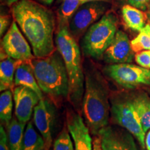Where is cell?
<instances>
[{
    "mask_svg": "<svg viewBox=\"0 0 150 150\" xmlns=\"http://www.w3.org/2000/svg\"><path fill=\"white\" fill-rule=\"evenodd\" d=\"M122 18L126 26L135 31H140L145 26L147 16L142 10L127 4L122 8Z\"/></svg>",
    "mask_w": 150,
    "mask_h": 150,
    "instance_id": "17",
    "label": "cell"
},
{
    "mask_svg": "<svg viewBox=\"0 0 150 150\" xmlns=\"http://www.w3.org/2000/svg\"><path fill=\"white\" fill-rule=\"evenodd\" d=\"M1 47L9 57L22 61H31L34 59L32 49L25 36L18 28L16 21L11 27L1 41Z\"/></svg>",
    "mask_w": 150,
    "mask_h": 150,
    "instance_id": "9",
    "label": "cell"
},
{
    "mask_svg": "<svg viewBox=\"0 0 150 150\" xmlns=\"http://www.w3.org/2000/svg\"><path fill=\"white\" fill-rule=\"evenodd\" d=\"M135 61L140 66L150 69V50H143L135 55Z\"/></svg>",
    "mask_w": 150,
    "mask_h": 150,
    "instance_id": "25",
    "label": "cell"
},
{
    "mask_svg": "<svg viewBox=\"0 0 150 150\" xmlns=\"http://www.w3.org/2000/svg\"><path fill=\"white\" fill-rule=\"evenodd\" d=\"M11 24V18L8 16H5V15H1L0 18V35L1 37L4 33L6 30L8 29Z\"/></svg>",
    "mask_w": 150,
    "mask_h": 150,
    "instance_id": "27",
    "label": "cell"
},
{
    "mask_svg": "<svg viewBox=\"0 0 150 150\" xmlns=\"http://www.w3.org/2000/svg\"><path fill=\"white\" fill-rule=\"evenodd\" d=\"M128 4L136 7L142 11H146L150 4V0H123Z\"/></svg>",
    "mask_w": 150,
    "mask_h": 150,
    "instance_id": "26",
    "label": "cell"
},
{
    "mask_svg": "<svg viewBox=\"0 0 150 150\" xmlns=\"http://www.w3.org/2000/svg\"><path fill=\"white\" fill-rule=\"evenodd\" d=\"M81 5L79 0H61L59 8L61 20L67 22Z\"/></svg>",
    "mask_w": 150,
    "mask_h": 150,
    "instance_id": "23",
    "label": "cell"
},
{
    "mask_svg": "<svg viewBox=\"0 0 150 150\" xmlns=\"http://www.w3.org/2000/svg\"><path fill=\"white\" fill-rule=\"evenodd\" d=\"M18 1L19 0H1V2L2 4L11 6H13L16 3L18 2Z\"/></svg>",
    "mask_w": 150,
    "mask_h": 150,
    "instance_id": "31",
    "label": "cell"
},
{
    "mask_svg": "<svg viewBox=\"0 0 150 150\" xmlns=\"http://www.w3.org/2000/svg\"><path fill=\"white\" fill-rule=\"evenodd\" d=\"M22 150H46L45 140L39 131L35 129L33 121L27 124Z\"/></svg>",
    "mask_w": 150,
    "mask_h": 150,
    "instance_id": "20",
    "label": "cell"
},
{
    "mask_svg": "<svg viewBox=\"0 0 150 150\" xmlns=\"http://www.w3.org/2000/svg\"><path fill=\"white\" fill-rule=\"evenodd\" d=\"M67 22L61 20L56 34V49L64 61L69 79L68 100L78 111L82 106L85 86V73L81 64L77 40L70 31Z\"/></svg>",
    "mask_w": 150,
    "mask_h": 150,
    "instance_id": "3",
    "label": "cell"
},
{
    "mask_svg": "<svg viewBox=\"0 0 150 150\" xmlns=\"http://www.w3.org/2000/svg\"><path fill=\"white\" fill-rule=\"evenodd\" d=\"M82 112L91 134L98 136L108 126L110 113L109 89L102 73L94 68L86 71Z\"/></svg>",
    "mask_w": 150,
    "mask_h": 150,
    "instance_id": "2",
    "label": "cell"
},
{
    "mask_svg": "<svg viewBox=\"0 0 150 150\" xmlns=\"http://www.w3.org/2000/svg\"><path fill=\"white\" fill-rule=\"evenodd\" d=\"M131 98L146 134L150 129V97L145 93H140Z\"/></svg>",
    "mask_w": 150,
    "mask_h": 150,
    "instance_id": "19",
    "label": "cell"
},
{
    "mask_svg": "<svg viewBox=\"0 0 150 150\" xmlns=\"http://www.w3.org/2000/svg\"><path fill=\"white\" fill-rule=\"evenodd\" d=\"M15 86L29 88L36 93L40 99H43V93L38 83L33 72L31 61H23L17 67L15 73Z\"/></svg>",
    "mask_w": 150,
    "mask_h": 150,
    "instance_id": "15",
    "label": "cell"
},
{
    "mask_svg": "<svg viewBox=\"0 0 150 150\" xmlns=\"http://www.w3.org/2000/svg\"><path fill=\"white\" fill-rule=\"evenodd\" d=\"M134 58V52L129 37L124 31H117L111 44L104 52L103 59L110 64H119L130 63Z\"/></svg>",
    "mask_w": 150,
    "mask_h": 150,
    "instance_id": "13",
    "label": "cell"
},
{
    "mask_svg": "<svg viewBox=\"0 0 150 150\" xmlns=\"http://www.w3.org/2000/svg\"><path fill=\"white\" fill-rule=\"evenodd\" d=\"M117 20L111 13H105L90 27L81 40L84 55L95 59H103L117 31Z\"/></svg>",
    "mask_w": 150,
    "mask_h": 150,
    "instance_id": "5",
    "label": "cell"
},
{
    "mask_svg": "<svg viewBox=\"0 0 150 150\" xmlns=\"http://www.w3.org/2000/svg\"><path fill=\"white\" fill-rule=\"evenodd\" d=\"M13 93L11 90L3 91L0 95V120L1 125L6 127L12 120Z\"/></svg>",
    "mask_w": 150,
    "mask_h": 150,
    "instance_id": "21",
    "label": "cell"
},
{
    "mask_svg": "<svg viewBox=\"0 0 150 150\" xmlns=\"http://www.w3.org/2000/svg\"><path fill=\"white\" fill-rule=\"evenodd\" d=\"M108 2L94 1L83 4L79 7L68 20L69 29L76 40L100 20L108 10Z\"/></svg>",
    "mask_w": 150,
    "mask_h": 150,
    "instance_id": "8",
    "label": "cell"
},
{
    "mask_svg": "<svg viewBox=\"0 0 150 150\" xmlns=\"http://www.w3.org/2000/svg\"><path fill=\"white\" fill-rule=\"evenodd\" d=\"M93 150H102L99 137L95 136L93 140Z\"/></svg>",
    "mask_w": 150,
    "mask_h": 150,
    "instance_id": "29",
    "label": "cell"
},
{
    "mask_svg": "<svg viewBox=\"0 0 150 150\" xmlns=\"http://www.w3.org/2000/svg\"><path fill=\"white\" fill-rule=\"evenodd\" d=\"M38 86L54 103L68 99L69 79L64 61L58 50L50 56L31 61Z\"/></svg>",
    "mask_w": 150,
    "mask_h": 150,
    "instance_id": "4",
    "label": "cell"
},
{
    "mask_svg": "<svg viewBox=\"0 0 150 150\" xmlns=\"http://www.w3.org/2000/svg\"><path fill=\"white\" fill-rule=\"evenodd\" d=\"M94 1H104V2H108L109 0H86V3L94 2Z\"/></svg>",
    "mask_w": 150,
    "mask_h": 150,
    "instance_id": "33",
    "label": "cell"
},
{
    "mask_svg": "<svg viewBox=\"0 0 150 150\" xmlns=\"http://www.w3.org/2000/svg\"><path fill=\"white\" fill-rule=\"evenodd\" d=\"M79 1H81V4L86 3V0H79Z\"/></svg>",
    "mask_w": 150,
    "mask_h": 150,
    "instance_id": "35",
    "label": "cell"
},
{
    "mask_svg": "<svg viewBox=\"0 0 150 150\" xmlns=\"http://www.w3.org/2000/svg\"><path fill=\"white\" fill-rule=\"evenodd\" d=\"M56 112L53 101L45 97L40 99L33 110V124L45 140L46 150H50L52 144V130Z\"/></svg>",
    "mask_w": 150,
    "mask_h": 150,
    "instance_id": "10",
    "label": "cell"
},
{
    "mask_svg": "<svg viewBox=\"0 0 150 150\" xmlns=\"http://www.w3.org/2000/svg\"><path fill=\"white\" fill-rule=\"evenodd\" d=\"M13 93L16 117L20 122L27 124L41 99L35 92L22 86H16Z\"/></svg>",
    "mask_w": 150,
    "mask_h": 150,
    "instance_id": "12",
    "label": "cell"
},
{
    "mask_svg": "<svg viewBox=\"0 0 150 150\" xmlns=\"http://www.w3.org/2000/svg\"><path fill=\"white\" fill-rule=\"evenodd\" d=\"M148 12H147V18L149 19V22H150V4L149 5V6H148Z\"/></svg>",
    "mask_w": 150,
    "mask_h": 150,
    "instance_id": "34",
    "label": "cell"
},
{
    "mask_svg": "<svg viewBox=\"0 0 150 150\" xmlns=\"http://www.w3.org/2000/svg\"><path fill=\"white\" fill-rule=\"evenodd\" d=\"M26 125L20 122L16 117H13L8 125L7 141L10 150H22Z\"/></svg>",
    "mask_w": 150,
    "mask_h": 150,
    "instance_id": "18",
    "label": "cell"
},
{
    "mask_svg": "<svg viewBox=\"0 0 150 150\" xmlns=\"http://www.w3.org/2000/svg\"><path fill=\"white\" fill-rule=\"evenodd\" d=\"M102 150H138L134 136L120 126L105 127L99 131Z\"/></svg>",
    "mask_w": 150,
    "mask_h": 150,
    "instance_id": "11",
    "label": "cell"
},
{
    "mask_svg": "<svg viewBox=\"0 0 150 150\" xmlns=\"http://www.w3.org/2000/svg\"><path fill=\"white\" fill-rule=\"evenodd\" d=\"M0 150H10L7 141V134L3 125L0 127Z\"/></svg>",
    "mask_w": 150,
    "mask_h": 150,
    "instance_id": "28",
    "label": "cell"
},
{
    "mask_svg": "<svg viewBox=\"0 0 150 150\" xmlns=\"http://www.w3.org/2000/svg\"><path fill=\"white\" fill-rule=\"evenodd\" d=\"M106 76L125 88H134L141 86H150V69L131 64H110L104 67Z\"/></svg>",
    "mask_w": 150,
    "mask_h": 150,
    "instance_id": "7",
    "label": "cell"
},
{
    "mask_svg": "<svg viewBox=\"0 0 150 150\" xmlns=\"http://www.w3.org/2000/svg\"><path fill=\"white\" fill-rule=\"evenodd\" d=\"M145 147L147 150H150V129L145 136Z\"/></svg>",
    "mask_w": 150,
    "mask_h": 150,
    "instance_id": "32",
    "label": "cell"
},
{
    "mask_svg": "<svg viewBox=\"0 0 150 150\" xmlns=\"http://www.w3.org/2000/svg\"><path fill=\"white\" fill-rule=\"evenodd\" d=\"M67 127L73 140L74 150H93L91 131L79 114L69 112Z\"/></svg>",
    "mask_w": 150,
    "mask_h": 150,
    "instance_id": "14",
    "label": "cell"
},
{
    "mask_svg": "<svg viewBox=\"0 0 150 150\" xmlns=\"http://www.w3.org/2000/svg\"><path fill=\"white\" fill-rule=\"evenodd\" d=\"M8 56L1 60L0 63V91L1 92L6 90H12L14 85L15 73L18 65L22 63Z\"/></svg>",
    "mask_w": 150,
    "mask_h": 150,
    "instance_id": "16",
    "label": "cell"
},
{
    "mask_svg": "<svg viewBox=\"0 0 150 150\" xmlns=\"http://www.w3.org/2000/svg\"><path fill=\"white\" fill-rule=\"evenodd\" d=\"M110 115L112 122L127 129L142 148L145 147L146 134L131 97L112 95L110 99Z\"/></svg>",
    "mask_w": 150,
    "mask_h": 150,
    "instance_id": "6",
    "label": "cell"
},
{
    "mask_svg": "<svg viewBox=\"0 0 150 150\" xmlns=\"http://www.w3.org/2000/svg\"><path fill=\"white\" fill-rule=\"evenodd\" d=\"M69 133L66 128L61 131L54 141L53 150H74L73 140Z\"/></svg>",
    "mask_w": 150,
    "mask_h": 150,
    "instance_id": "24",
    "label": "cell"
},
{
    "mask_svg": "<svg viewBox=\"0 0 150 150\" xmlns=\"http://www.w3.org/2000/svg\"><path fill=\"white\" fill-rule=\"evenodd\" d=\"M133 51L138 52L150 50V24L147 23L139 31L138 35L131 41Z\"/></svg>",
    "mask_w": 150,
    "mask_h": 150,
    "instance_id": "22",
    "label": "cell"
},
{
    "mask_svg": "<svg viewBox=\"0 0 150 150\" xmlns=\"http://www.w3.org/2000/svg\"><path fill=\"white\" fill-rule=\"evenodd\" d=\"M12 14L32 49L35 58L55 52V17L45 6L33 0H20L13 5Z\"/></svg>",
    "mask_w": 150,
    "mask_h": 150,
    "instance_id": "1",
    "label": "cell"
},
{
    "mask_svg": "<svg viewBox=\"0 0 150 150\" xmlns=\"http://www.w3.org/2000/svg\"><path fill=\"white\" fill-rule=\"evenodd\" d=\"M33 1H36V2L44 6H50L54 2V0H33Z\"/></svg>",
    "mask_w": 150,
    "mask_h": 150,
    "instance_id": "30",
    "label": "cell"
}]
</instances>
